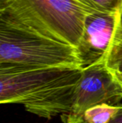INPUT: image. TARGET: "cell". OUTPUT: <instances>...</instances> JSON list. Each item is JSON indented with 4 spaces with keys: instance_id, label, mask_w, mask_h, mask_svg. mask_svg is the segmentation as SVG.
<instances>
[{
    "instance_id": "10",
    "label": "cell",
    "mask_w": 122,
    "mask_h": 123,
    "mask_svg": "<svg viewBox=\"0 0 122 123\" xmlns=\"http://www.w3.org/2000/svg\"><path fill=\"white\" fill-rule=\"evenodd\" d=\"M109 123H122V105L120 104V109L116 116Z\"/></svg>"
},
{
    "instance_id": "1",
    "label": "cell",
    "mask_w": 122,
    "mask_h": 123,
    "mask_svg": "<svg viewBox=\"0 0 122 123\" xmlns=\"http://www.w3.org/2000/svg\"><path fill=\"white\" fill-rule=\"evenodd\" d=\"M83 68L38 69L0 62V105L21 104L47 120L70 110L72 97Z\"/></svg>"
},
{
    "instance_id": "9",
    "label": "cell",
    "mask_w": 122,
    "mask_h": 123,
    "mask_svg": "<svg viewBox=\"0 0 122 123\" xmlns=\"http://www.w3.org/2000/svg\"><path fill=\"white\" fill-rule=\"evenodd\" d=\"M121 38H122V9H121L120 13H119V22H118L116 30V33H115V36H114V40H118V39H121Z\"/></svg>"
},
{
    "instance_id": "11",
    "label": "cell",
    "mask_w": 122,
    "mask_h": 123,
    "mask_svg": "<svg viewBox=\"0 0 122 123\" xmlns=\"http://www.w3.org/2000/svg\"><path fill=\"white\" fill-rule=\"evenodd\" d=\"M9 2V0H0V13L7 7Z\"/></svg>"
},
{
    "instance_id": "2",
    "label": "cell",
    "mask_w": 122,
    "mask_h": 123,
    "mask_svg": "<svg viewBox=\"0 0 122 123\" xmlns=\"http://www.w3.org/2000/svg\"><path fill=\"white\" fill-rule=\"evenodd\" d=\"M1 13L43 37L76 49L88 14L81 0H9Z\"/></svg>"
},
{
    "instance_id": "5",
    "label": "cell",
    "mask_w": 122,
    "mask_h": 123,
    "mask_svg": "<svg viewBox=\"0 0 122 123\" xmlns=\"http://www.w3.org/2000/svg\"><path fill=\"white\" fill-rule=\"evenodd\" d=\"M119 13L89 14L86 17L83 35L76 48L83 68L106 60L114 39Z\"/></svg>"
},
{
    "instance_id": "8",
    "label": "cell",
    "mask_w": 122,
    "mask_h": 123,
    "mask_svg": "<svg viewBox=\"0 0 122 123\" xmlns=\"http://www.w3.org/2000/svg\"><path fill=\"white\" fill-rule=\"evenodd\" d=\"M105 61L109 69L122 74V38L112 42Z\"/></svg>"
},
{
    "instance_id": "12",
    "label": "cell",
    "mask_w": 122,
    "mask_h": 123,
    "mask_svg": "<svg viewBox=\"0 0 122 123\" xmlns=\"http://www.w3.org/2000/svg\"><path fill=\"white\" fill-rule=\"evenodd\" d=\"M114 74L115 75L116 78L117 79V80L121 83L122 84V74H120V73H118V72H116V71H113Z\"/></svg>"
},
{
    "instance_id": "7",
    "label": "cell",
    "mask_w": 122,
    "mask_h": 123,
    "mask_svg": "<svg viewBox=\"0 0 122 123\" xmlns=\"http://www.w3.org/2000/svg\"><path fill=\"white\" fill-rule=\"evenodd\" d=\"M89 14H115L120 12L122 0H81Z\"/></svg>"
},
{
    "instance_id": "3",
    "label": "cell",
    "mask_w": 122,
    "mask_h": 123,
    "mask_svg": "<svg viewBox=\"0 0 122 123\" xmlns=\"http://www.w3.org/2000/svg\"><path fill=\"white\" fill-rule=\"evenodd\" d=\"M0 62L35 68H80L76 49L22 27L0 13Z\"/></svg>"
},
{
    "instance_id": "6",
    "label": "cell",
    "mask_w": 122,
    "mask_h": 123,
    "mask_svg": "<svg viewBox=\"0 0 122 123\" xmlns=\"http://www.w3.org/2000/svg\"><path fill=\"white\" fill-rule=\"evenodd\" d=\"M120 109V105L111 106L102 104L87 110L79 123H109Z\"/></svg>"
},
{
    "instance_id": "4",
    "label": "cell",
    "mask_w": 122,
    "mask_h": 123,
    "mask_svg": "<svg viewBox=\"0 0 122 123\" xmlns=\"http://www.w3.org/2000/svg\"><path fill=\"white\" fill-rule=\"evenodd\" d=\"M122 100V84L106 61L85 67L78 80L68 113L61 115L64 123H79L89 108L102 104L117 106Z\"/></svg>"
}]
</instances>
